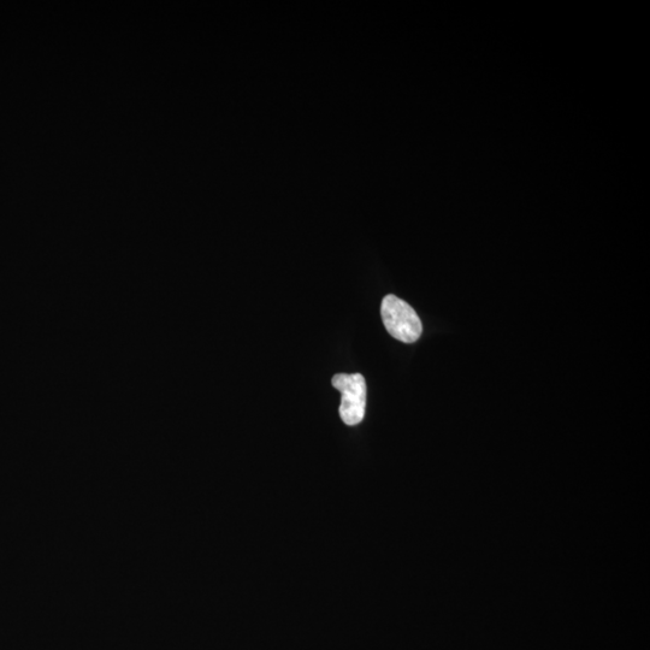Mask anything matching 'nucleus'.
I'll list each match as a JSON object with an SVG mask.
<instances>
[{"label":"nucleus","instance_id":"obj_1","mask_svg":"<svg viewBox=\"0 0 650 650\" xmlns=\"http://www.w3.org/2000/svg\"><path fill=\"white\" fill-rule=\"evenodd\" d=\"M381 316L384 327L394 339L404 344H413L421 338L423 327L415 310L404 300L387 295L381 305Z\"/></svg>","mask_w":650,"mask_h":650},{"label":"nucleus","instance_id":"obj_2","mask_svg":"<svg viewBox=\"0 0 650 650\" xmlns=\"http://www.w3.org/2000/svg\"><path fill=\"white\" fill-rule=\"evenodd\" d=\"M333 387L342 395L340 417L347 425H357L363 421L366 407V382L360 374H338L333 377Z\"/></svg>","mask_w":650,"mask_h":650}]
</instances>
